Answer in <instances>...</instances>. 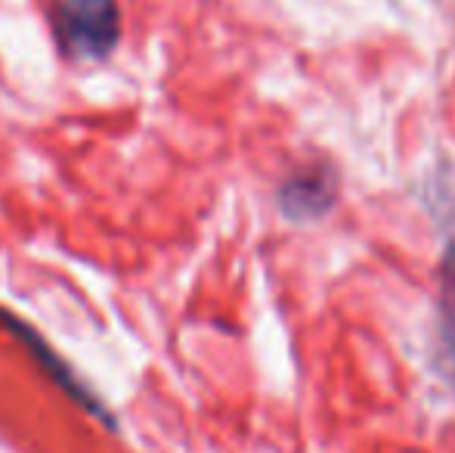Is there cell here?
<instances>
[{
	"mask_svg": "<svg viewBox=\"0 0 455 453\" xmlns=\"http://www.w3.org/2000/svg\"><path fill=\"white\" fill-rule=\"evenodd\" d=\"M60 31L78 56H106L118 44L115 0H62Z\"/></svg>",
	"mask_w": 455,
	"mask_h": 453,
	"instance_id": "obj_1",
	"label": "cell"
},
{
	"mask_svg": "<svg viewBox=\"0 0 455 453\" xmlns=\"http://www.w3.org/2000/svg\"><path fill=\"white\" fill-rule=\"evenodd\" d=\"M335 199V187H331V174L319 171V174H300L288 181L279 193V206L288 218H319Z\"/></svg>",
	"mask_w": 455,
	"mask_h": 453,
	"instance_id": "obj_2",
	"label": "cell"
},
{
	"mask_svg": "<svg viewBox=\"0 0 455 453\" xmlns=\"http://www.w3.org/2000/svg\"><path fill=\"white\" fill-rule=\"evenodd\" d=\"M437 314H440V344H443V360L450 369V382L455 388V239H450L440 264V295H437Z\"/></svg>",
	"mask_w": 455,
	"mask_h": 453,
	"instance_id": "obj_3",
	"label": "cell"
}]
</instances>
